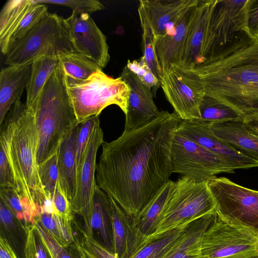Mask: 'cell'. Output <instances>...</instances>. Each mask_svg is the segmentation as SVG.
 <instances>
[{
    "mask_svg": "<svg viewBox=\"0 0 258 258\" xmlns=\"http://www.w3.org/2000/svg\"><path fill=\"white\" fill-rule=\"evenodd\" d=\"M181 120L174 111H161L150 122L102 144L96 183L133 218L170 180L172 140Z\"/></svg>",
    "mask_w": 258,
    "mask_h": 258,
    "instance_id": "obj_1",
    "label": "cell"
},
{
    "mask_svg": "<svg viewBox=\"0 0 258 258\" xmlns=\"http://www.w3.org/2000/svg\"><path fill=\"white\" fill-rule=\"evenodd\" d=\"M206 96L246 122L258 117V38L245 32L192 70Z\"/></svg>",
    "mask_w": 258,
    "mask_h": 258,
    "instance_id": "obj_2",
    "label": "cell"
},
{
    "mask_svg": "<svg viewBox=\"0 0 258 258\" xmlns=\"http://www.w3.org/2000/svg\"><path fill=\"white\" fill-rule=\"evenodd\" d=\"M38 144L33 112L18 99L1 125L0 144L5 149L16 189L29 204L34 219L38 217L43 202L48 199L38 173Z\"/></svg>",
    "mask_w": 258,
    "mask_h": 258,
    "instance_id": "obj_3",
    "label": "cell"
},
{
    "mask_svg": "<svg viewBox=\"0 0 258 258\" xmlns=\"http://www.w3.org/2000/svg\"><path fill=\"white\" fill-rule=\"evenodd\" d=\"M31 110L38 133L39 165L58 151L64 139L79 124L68 89L67 77L59 63Z\"/></svg>",
    "mask_w": 258,
    "mask_h": 258,
    "instance_id": "obj_4",
    "label": "cell"
},
{
    "mask_svg": "<svg viewBox=\"0 0 258 258\" xmlns=\"http://www.w3.org/2000/svg\"><path fill=\"white\" fill-rule=\"evenodd\" d=\"M74 51L66 19L56 14L48 13L10 46L6 55L5 63L8 66L24 64L40 56L58 57Z\"/></svg>",
    "mask_w": 258,
    "mask_h": 258,
    "instance_id": "obj_5",
    "label": "cell"
},
{
    "mask_svg": "<svg viewBox=\"0 0 258 258\" xmlns=\"http://www.w3.org/2000/svg\"><path fill=\"white\" fill-rule=\"evenodd\" d=\"M67 86L78 124L111 105L126 113L130 89L120 77L113 78L101 70L82 82L67 78Z\"/></svg>",
    "mask_w": 258,
    "mask_h": 258,
    "instance_id": "obj_6",
    "label": "cell"
},
{
    "mask_svg": "<svg viewBox=\"0 0 258 258\" xmlns=\"http://www.w3.org/2000/svg\"><path fill=\"white\" fill-rule=\"evenodd\" d=\"M215 207L208 181L197 182L181 176L174 181L157 229L146 239L145 245L168 231L183 226L214 211Z\"/></svg>",
    "mask_w": 258,
    "mask_h": 258,
    "instance_id": "obj_7",
    "label": "cell"
},
{
    "mask_svg": "<svg viewBox=\"0 0 258 258\" xmlns=\"http://www.w3.org/2000/svg\"><path fill=\"white\" fill-rule=\"evenodd\" d=\"M208 184L218 219L258 237V191L224 177H214Z\"/></svg>",
    "mask_w": 258,
    "mask_h": 258,
    "instance_id": "obj_8",
    "label": "cell"
},
{
    "mask_svg": "<svg viewBox=\"0 0 258 258\" xmlns=\"http://www.w3.org/2000/svg\"><path fill=\"white\" fill-rule=\"evenodd\" d=\"M254 2L217 0L207 24L199 64L236 37L248 32V11Z\"/></svg>",
    "mask_w": 258,
    "mask_h": 258,
    "instance_id": "obj_9",
    "label": "cell"
},
{
    "mask_svg": "<svg viewBox=\"0 0 258 258\" xmlns=\"http://www.w3.org/2000/svg\"><path fill=\"white\" fill-rule=\"evenodd\" d=\"M171 162L172 173L197 182L208 181L222 173H234L220 157L177 132L172 140Z\"/></svg>",
    "mask_w": 258,
    "mask_h": 258,
    "instance_id": "obj_10",
    "label": "cell"
},
{
    "mask_svg": "<svg viewBox=\"0 0 258 258\" xmlns=\"http://www.w3.org/2000/svg\"><path fill=\"white\" fill-rule=\"evenodd\" d=\"M202 258H248L258 254V237L218 217L204 234Z\"/></svg>",
    "mask_w": 258,
    "mask_h": 258,
    "instance_id": "obj_11",
    "label": "cell"
},
{
    "mask_svg": "<svg viewBox=\"0 0 258 258\" xmlns=\"http://www.w3.org/2000/svg\"><path fill=\"white\" fill-rule=\"evenodd\" d=\"M164 95L181 120L199 119L205 97L202 83L192 70L173 66L161 80Z\"/></svg>",
    "mask_w": 258,
    "mask_h": 258,
    "instance_id": "obj_12",
    "label": "cell"
},
{
    "mask_svg": "<svg viewBox=\"0 0 258 258\" xmlns=\"http://www.w3.org/2000/svg\"><path fill=\"white\" fill-rule=\"evenodd\" d=\"M103 141V132L98 118L88 143L82 161L77 169L76 188L71 205L73 213L80 216L85 229H90L94 189L96 184V156Z\"/></svg>",
    "mask_w": 258,
    "mask_h": 258,
    "instance_id": "obj_13",
    "label": "cell"
},
{
    "mask_svg": "<svg viewBox=\"0 0 258 258\" xmlns=\"http://www.w3.org/2000/svg\"><path fill=\"white\" fill-rule=\"evenodd\" d=\"M65 19L75 51L104 68L110 59L106 38L90 15L72 13Z\"/></svg>",
    "mask_w": 258,
    "mask_h": 258,
    "instance_id": "obj_14",
    "label": "cell"
},
{
    "mask_svg": "<svg viewBox=\"0 0 258 258\" xmlns=\"http://www.w3.org/2000/svg\"><path fill=\"white\" fill-rule=\"evenodd\" d=\"M210 123L198 119L181 120L176 132L224 160L234 170L258 167V162L216 137Z\"/></svg>",
    "mask_w": 258,
    "mask_h": 258,
    "instance_id": "obj_15",
    "label": "cell"
},
{
    "mask_svg": "<svg viewBox=\"0 0 258 258\" xmlns=\"http://www.w3.org/2000/svg\"><path fill=\"white\" fill-rule=\"evenodd\" d=\"M199 2L198 0L182 11L170 34L153 38L154 52L161 78L172 66L180 63L188 30L196 15Z\"/></svg>",
    "mask_w": 258,
    "mask_h": 258,
    "instance_id": "obj_16",
    "label": "cell"
},
{
    "mask_svg": "<svg viewBox=\"0 0 258 258\" xmlns=\"http://www.w3.org/2000/svg\"><path fill=\"white\" fill-rule=\"evenodd\" d=\"M130 89L124 132L140 127L156 118L160 111L153 100L152 91L126 66L120 76Z\"/></svg>",
    "mask_w": 258,
    "mask_h": 258,
    "instance_id": "obj_17",
    "label": "cell"
},
{
    "mask_svg": "<svg viewBox=\"0 0 258 258\" xmlns=\"http://www.w3.org/2000/svg\"><path fill=\"white\" fill-rule=\"evenodd\" d=\"M198 0H140L138 9L143 13L153 38L171 33L182 11Z\"/></svg>",
    "mask_w": 258,
    "mask_h": 258,
    "instance_id": "obj_18",
    "label": "cell"
},
{
    "mask_svg": "<svg viewBox=\"0 0 258 258\" xmlns=\"http://www.w3.org/2000/svg\"><path fill=\"white\" fill-rule=\"evenodd\" d=\"M109 197L112 212L114 255L117 258H130L143 246V241L135 227L134 218Z\"/></svg>",
    "mask_w": 258,
    "mask_h": 258,
    "instance_id": "obj_19",
    "label": "cell"
},
{
    "mask_svg": "<svg viewBox=\"0 0 258 258\" xmlns=\"http://www.w3.org/2000/svg\"><path fill=\"white\" fill-rule=\"evenodd\" d=\"M217 0H199L188 30L179 66L193 70L199 65L207 24Z\"/></svg>",
    "mask_w": 258,
    "mask_h": 258,
    "instance_id": "obj_20",
    "label": "cell"
},
{
    "mask_svg": "<svg viewBox=\"0 0 258 258\" xmlns=\"http://www.w3.org/2000/svg\"><path fill=\"white\" fill-rule=\"evenodd\" d=\"M87 233L114 254L110 201L109 196L97 183L94 189L90 229Z\"/></svg>",
    "mask_w": 258,
    "mask_h": 258,
    "instance_id": "obj_21",
    "label": "cell"
},
{
    "mask_svg": "<svg viewBox=\"0 0 258 258\" xmlns=\"http://www.w3.org/2000/svg\"><path fill=\"white\" fill-rule=\"evenodd\" d=\"M32 62L9 65L0 72V124L13 104L26 89L30 76Z\"/></svg>",
    "mask_w": 258,
    "mask_h": 258,
    "instance_id": "obj_22",
    "label": "cell"
},
{
    "mask_svg": "<svg viewBox=\"0 0 258 258\" xmlns=\"http://www.w3.org/2000/svg\"><path fill=\"white\" fill-rule=\"evenodd\" d=\"M210 128L216 137L258 162V138L247 131L243 121L210 123Z\"/></svg>",
    "mask_w": 258,
    "mask_h": 258,
    "instance_id": "obj_23",
    "label": "cell"
},
{
    "mask_svg": "<svg viewBox=\"0 0 258 258\" xmlns=\"http://www.w3.org/2000/svg\"><path fill=\"white\" fill-rule=\"evenodd\" d=\"M79 129V124L64 139L58 151V180L70 204L76 188V142Z\"/></svg>",
    "mask_w": 258,
    "mask_h": 258,
    "instance_id": "obj_24",
    "label": "cell"
},
{
    "mask_svg": "<svg viewBox=\"0 0 258 258\" xmlns=\"http://www.w3.org/2000/svg\"><path fill=\"white\" fill-rule=\"evenodd\" d=\"M217 217L215 210L189 223L181 238L165 258H202L204 234Z\"/></svg>",
    "mask_w": 258,
    "mask_h": 258,
    "instance_id": "obj_25",
    "label": "cell"
},
{
    "mask_svg": "<svg viewBox=\"0 0 258 258\" xmlns=\"http://www.w3.org/2000/svg\"><path fill=\"white\" fill-rule=\"evenodd\" d=\"M174 185V181L170 180L134 218L135 227L144 245L146 239L156 232Z\"/></svg>",
    "mask_w": 258,
    "mask_h": 258,
    "instance_id": "obj_26",
    "label": "cell"
},
{
    "mask_svg": "<svg viewBox=\"0 0 258 258\" xmlns=\"http://www.w3.org/2000/svg\"><path fill=\"white\" fill-rule=\"evenodd\" d=\"M1 235L14 250L18 258H25V249L27 239L26 226L19 220L0 200Z\"/></svg>",
    "mask_w": 258,
    "mask_h": 258,
    "instance_id": "obj_27",
    "label": "cell"
},
{
    "mask_svg": "<svg viewBox=\"0 0 258 258\" xmlns=\"http://www.w3.org/2000/svg\"><path fill=\"white\" fill-rule=\"evenodd\" d=\"M59 63V58L56 56H42L33 60L26 88L27 108H33L47 79Z\"/></svg>",
    "mask_w": 258,
    "mask_h": 258,
    "instance_id": "obj_28",
    "label": "cell"
},
{
    "mask_svg": "<svg viewBox=\"0 0 258 258\" xmlns=\"http://www.w3.org/2000/svg\"><path fill=\"white\" fill-rule=\"evenodd\" d=\"M33 4V0H10L0 13V47L6 55L10 38L20 21Z\"/></svg>",
    "mask_w": 258,
    "mask_h": 258,
    "instance_id": "obj_29",
    "label": "cell"
},
{
    "mask_svg": "<svg viewBox=\"0 0 258 258\" xmlns=\"http://www.w3.org/2000/svg\"><path fill=\"white\" fill-rule=\"evenodd\" d=\"M58 58L67 78L73 81H83L102 70L94 61L76 51L63 54Z\"/></svg>",
    "mask_w": 258,
    "mask_h": 258,
    "instance_id": "obj_30",
    "label": "cell"
},
{
    "mask_svg": "<svg viewBox=\"0 0 258 258\" xmlns=\"http://www.w3.org/2000/svg\"><path fill=\"white\" fill-rule=\"evenodd\" d=\"M188 224L147 243L130 258H165L181 238Z\"/></svg>",
    "mask_w": 258,
    "mask_h": 258,
    "instance_id": "obj_31",
    "label": "cell"
},
{
    "mask_svg": "<svg viewBox=\"0 0 258 258\" xmlns=\"http://www.w3.org/2000/svg\"><path fill=\"white\" fill-rule=\"evenodd\" d=\"M35 218L40 222L46 230L61 245L67 246L75 241L72 220L57 214L45 212L41 213Z\"/></svg>",
    "mask_w": 258,
    "mask_h": 258,
    "instance_id": "obj_32",
    "label": "cell"
},
{
    "mask_svg": "<svg viewBox=\"0 0 258 258\" xmlns=\"http://www.w3.org/2000/svg\"><path fill=\"white\" fill-rule=\"evenodd\" d=\"M201 121L210 123L227 121H243L235 111L205 96L200 107Z\"/></svg>",
    "mask_w": 258,
    "mask_h": 258,
    "instance_id": "obj_33",
    "label": "cell"
},
{
    "mask_svg": "<svg viewBox=\"0 0 258 258\" xmlns=\"http://www.w3.org/2000/svg\"><path fill=\"white\" fill-rule=\"evenodd\" d=\"M34 224L55 258H87L82 246L78 242L75 241L68 245L62 246L46 230L37 218H35Z\"/></svg>",
    "mask_w": 258,
    "mask_h": 258,
    "instance_id": "obj_34",
    "label": "cell"
},
{
    "mask_svg": "<svg viewBox=\"0 0 258 258\" xmlns=\"http://www.w3.org/2000/svg\"><path fill=\"white\" fill-rule=\"evenodd\" d=\"M48 13L45 5L35 4L33 1V4L12 33L9 40L8 51L14 42L23 37Z\"/></svg>",
    "mask_w": 258,
    "mask_h": 258,
    "instance_id": "obj_35",
    "label": "cell"
},
{
    "mask_svg": "<svg viewBox=\"0 0 258 258\" xmlns=\"http://www.w3.org/2000/svg\"><path fill=\"white\" fill-rule=\"evenodd\" d=\"M26 227L28 236L25 258H55L36 225L30 224Z\"/></svg>",
    "mask_w": 258,
    "mask_h": 258,
    "instance_id": "obj_36",
    "label": "cell"
},
{
    "mask_svg": "<svg viewBox=\"0 0 258 258\" xmlns=\"http://www.w3.org/2000/svg\"><path fill=\"white\" fill-rule=\"evenodd\" d=\"M57 159L58 151L38 165L39 176L48 199H52L58 180Z\"/></svg>",
    "mask_w": 258,
    "mask_h": 258,
    "instance_id": "obj_37",
    "label": "cell"
},
{
    "mask_svg": "<svg viewBox=\"0 0 258 258\" xmlns=\"http://www.w3.org/2000/svg\"><path fill=\"white\" fill-rule=\"evenodd\" d=\"M138 10L142 30V39L143 52V55L142 56L144 58L149 68L160 81L161 75L158 68L154 52L153 42V36L143 13L141 10L139 9Z\"/></svg>",
    "mask_w": 258,
    "mask_h": 258,
    "instance_id": "obj_38",
    "label": "cell"
},
{
    "mask_svg": "<svg viewBox=\"0 0 258 258\" xmlns=\"http://www.w3.org/2000/svg\"><path fill=\"white\" fill-rule=\"evenodd\" d=\"M33 3L40 4H54L68 7L72 13L81 14L92 13L105 9L104 6L98 0H33Z\"/></svg>",
    "mask_w": 258,
    "mask_h": 258,
    "instance_id": "obj_39",
    "label": "cell"
},
{
    "mask_svg": "<svg viewBox=\"0 0 258 258\" xmlns=\"http://www.w3.org/2000/svg\"><path fill=\"white\" fill-rule=\"evenodd\" d=\"M99 116L90 117L79 123V129L76 142V167L79 166L94 125Z\"/></svg>",
    "mask_w": 258,
    "mask_h": 258,
    "instance_id": "obj_40",
    "label": "cell"
},
{
    "mask_svg": "<svg viewBox=\"0 0 258 258\" xmlns=\"http://www.w3.org/2000/svg\"><path fill=\"white\" fill-rule=\"evenodd\" d=\"M77 241L82 246L87 258H117L90 237L83 227Z\"/></svg>",
    "mask_w": 258,
    "mask_h": 258,
    "instance_id": "obj_41",
    "label": "cell"
},
{
    "mask_svg": "<svg viewBox=\"0 0 258 258\" xmlns=\"http://www.w3.org/2000/svg\"><path fill=\"white\" fill-rule=\"evenodd\" d=\"M0 197L16 217L26 225L22 197L17 190L10 187H0Z\"/></svg>",
    "mask_w": 258,
    "mask_h": 258,
    "instance_id": "obj_42",
    "label": "cell"
},
{
    "mask_svg": "<svg viewBox=\"0 0 258 258\" xmlns=\"http://www.w3.org/2000/svg\"><path fill=\"white\" fill-rule=\"evenodd\" d=\"M51 200L57 215L69 220L74 219L75 214L72 212L70 202L60 187L59 180Z\"/></svg>",
    "mask_w": 258,
    "mask_h": 258,
    "instance_id": "obj_43",
    "label": "cell"
},
{
    "mask_svg": "<svg viewBox=\"0 0 258 258\" xmlns=\"http://www.w3.org/2000/svg\"><path fill=\"white\" fill-rule=\"evenodd\" d=\"M0 149V187H10L16 189L12 170L4 146Z\"/></svg>",
    "mask_w": 258,
    "mask_h": 258,
    "instance_id": "obj_44",
    "label": "cell"
},
{
    "mask_svg": "<svg viewBox=\"0 0 258 258\" xmlns=\"http://www.w3.org/2000/svg\"><path fill=\"white\" fill-rule=\"evenodd\" d=\"M247 29L248 34L251 37L258 38V1L256 0L249 9Z\"/></svg>",
    "mask_w": 258,
    "mask_h": 258,
    "instance_id": "obj_45",
    "label": "cell"
},
{
    "mask_svg": "<svg viewBox=\"0 0 258 258\" xmlns=\"http://www.w3.org/2000/svg\"><path fill=\"white\" fill-rule=\"evenodd\" d=\"M140 82L151 91L153 89L152 93L155 95L158 88L161 86V83L159 79L155 76L153 72L148 68L145 74L142 77L138 78Z\"/></svg>",
    "mask_w": 258,
    "mask_h": 258,
    "instance_id": "obj_46",
    "label": "cell"
},
{
    "mask_svg": "<svg viewBox=\"0 0 258 258\" xmlns=\"http://www.w3.org/2000/svg\"><path fill=\"white\" fill-rule=\"evenodd\" d=\"M125 66L131 72L137 75L138 78L143 76L149 68L143 56L139 60H134L132 61L128 59Z\"/></svg>",
    "mask_w": 258,
    "mask_h": 258,
    "instance_id": "obj_47",
    "label": "cell"
},
{
    "mask_svg": "<svg viewBox=\"0 0 258 258\" xmlns=\"http://www.w3.org/2000/svg\"><path fill=\"white\" fill-rule=\"evenodd\" d=\"M0 258H18L7 241L1 237H0Z\"/></svg>",
    "mask_w": 258,
    "mask_h": 258,
    "instance_id": "obj_48",
    "label": "cell"
},
{
    "mask_svg": "<svg viewBox=\"0 0 258 258\" xmlns=\"http://www.w3.org/2000/svg\"><path fill=\"white\" fill-rule=\"evenodd\" d=\"M243 123L249 133L258 138V117Z\"/></svg>",
    "mask_w": 258,
    "mask_h": 258,
    "instance_id": "obj_49",
    "label": "cell"
},
{
    "mask_svg": "<svg viewBox=\"0 0 258 258\" xmlns=\"http://www.w3.org/2000/svg\"><path fill=\"white\" fill-rule=\"evenodd\" d=\"M248 258H258V254H257L256 255L248 257Z\"/></svg>",
    "mask_w": 258,
    "mask_h": 258,
    "instance_id": "obj_50",
    "label": "cell"
}]
</instances>
